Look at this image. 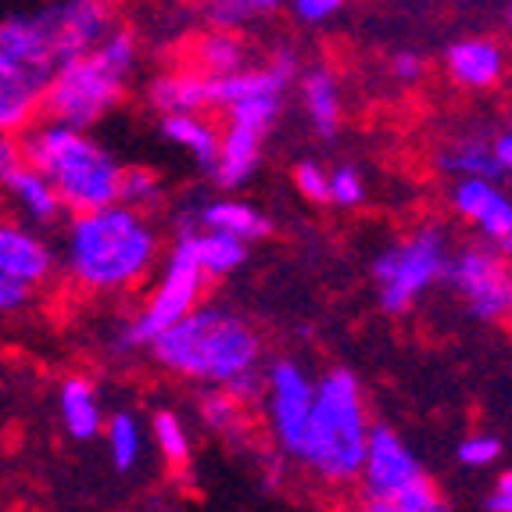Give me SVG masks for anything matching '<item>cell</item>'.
<instances>
[{
    "instance_id": "cell-12",
    "label": "cell",
    "mask_w": 512,
    "mask_h": 512,
    "mask_svg": "<svg viewBox=\"0 0 512 512\" xmlns=\"http://www.w3.org/2000/svg\"><path fill=\"white\" fill-rule=\"evenodd\" d=\"M427 477L430 473L423 470V462L409 448V441L387 423H373L366 462L359 473V495H394V491H405Z\"/></svg>"
},
{
    "instance_id": "cell-25",
    "label": "cell",
    "mask_w": 512,
    "mask_h": 512,
    "mask_svg": "<svg viewBox=\"0 0 512 512\" xmlns=\"http://www.w3.org/2000/svg\"><path fill=\"white\" fill-rule=\"evenodd\" d=\"M158 133L169 144L183 147L201 172H212L222 140V126L212 115H169V119H158Z\"/></svg>"
},
{
    "instance_id": "cell-14",
    "label": "cell",
    "mask_w": 512,
    "mask_h": 512,
    "mask_svg": "<svg viewBox=\"0 0 512 512\" xmlns=\"http://www.w3.org/2000/svg\"><path fill=\"white\" fill-rule=\"evenodd\" d=\"M43 22L51 29L58 65L72 58H83L94 47H101L104 36L115 29V11L101 0H65V4H47L40 8Z\"/></svg>"
},
{
    "instance_id": "cell-4",
    "label": "cell",
    "mask_w": 512,
    "mask_h": 512,
    "mask_svg": "<svg viewBox=\"0 0 512 512\" xmlns=\"http://www.w3.org/2000/svg\"><path fill=\"white\" fill-rule=\"evenodd\" d=\"M15 147L18 162L47 176V183L58 190L65 212L86 215L119 205L122 162L90 133L40 119L15 137Z\"/></svg>"
},
{
    "instance_id": "cell-33",
    "label": "cell",
    "mask_w": 512,
    "mask_h": 512,
    "mask_svg": "<svg viewBox=\"0 0 512 512\" xmlns=\"http://www.w3.org/2000/svg\"><path fill=\"white\" fill-rule=\"evenodd\" d=\"M369 201V183L355 165L330 169V205L333 208H362Z\"/></svg>"
},
{
    "instance_id": "cell-16",
    "label": "cell",
    "mask_w": 512,
    "mask_h": 512,
    "mask_svg": "<svg viewBox=\"0 0 512 512\" xmlns=\"http://www.w3.org/2000/svg\"><path fill=\"white\" fill-rule=\"evenodd\" d=\"M0 61L51 83L58 72V54H54L51 29L40 11L0 18Z\"/></svg>"
},
{
    "instance_id": "cell-11",
    "label": "cell",
    "mask_w": 512,
    "mask_h": 512,
    "mask_svg": "<svg viewBox=\"0 0 512 512\" xmlns=\"http://www.w3.org/2000/svg\"><path fill=\"white\" fill-rule=\"evenodd\" d=\"M312 405H316V380L308 376V369L298 359H273L265 366L262 409L280 459L298 462Z\"/></svg>"
},
{
    "instance_id": "cell-5",
    "label": "cell",
    "mask_w": 512,
    "mask_h": 512,
    "mask_svg": "<svg viewBox=\"0 0 512 512\" xmlns=\"http://www.w3.org/2000/svg\"><path fill=\"white\" fill-rule=\"evenodd\" d=\"M140 69V40L133 29L115 26L83 58L58 65L54 79L43 90V119L58 126L90 133L101 119H108L129 94V83Z\"/></svg>"
},
{
    "instance_id": "cell-40",
    "label": "cell",
    "mask_w": 512,
    "mask_h": 512,
    "mask_svg": "<svg viewBox=\"0 0 512 512\" xmlns=\"http://www.w3.org/2000/svg\"><path fill=\"white\" fill-rule=\"evenodd\" d=\"M15 162H18L15 140H11V137H0V180H4V172H8Z\"/></svg>"
},
{
    "instance_id": "cell-15",
    "label": "cell",
    "mask_w": 512,
    "mask_h": 512,
    "mask_svg": "<svg viewBox=\"0 0 512 512\" xmlns=\"http://www.w3.org/2000/svg\"><path fill=\"white\" fill-rule=\"evenodd\" d=\"M448 208L477 230L484 244L502 248L512 240V194L491 180H459L448 187Z\"/></svg>"
},
{
    "instance_id": "cell-29",
    "label": "cell",
    "mask_w": 512,
    "mask_h": 512,
    "mask_svg": "<svg viewBox=\"0 0 512 512\" xmlns=\"http://www.w3.org/2000/svg\"><path fill=\"white\" fill-rule=\"evenodd\" d=\"M104 441L115 473H133L144 459V430L133 412H115L104 419Z\"/></svg>"
},
{
    "instance_id": "cell-36",
    "label": "cell",
    "mask_w": 512,
    "mask_h": 512,
    "mask_svg": "<svg viewBox=\"0 0 512 512\" xmlns=\"http://www.w3.org/2000/svg\"><path fill=\"white\" fill-rule=\"evenodd\" d=\"M287 11H291V18L298 26L319 29V26H330L333 18L344 11V4L341 0H294Z\"/></svg>"
},
{
    "instance_id": "cell-39",
    "label": "cell",
    "mask_w": 512,
    "mask_h": 512,
    "mask_svg": "<svg viewBox=\"0 0 512 512\" xmlns=\"http://www.w3.org/2000/svg\"><path fill=\"white\" fill-rule=\"evenodd\" d=\"M495 158H498V165H502L505 176H512V126H505L495 133Z\"/></svg>"
},
{
    "instance_id": "cell-21",
    "label": "cell",
    "mask_w": 512,
    "mask_h": 512,
    "mask_svg": "<svg viewBox=\"0 0 512 512\" xmlns=\"http://www.w3.org/2000/svg\"><path fill=\"white\" fill-rule=\"evenodd\" d=\"M43 90V79L0 61V137L15 140L43 119Z\"/></svg>"
},
{
    "instance_id": "cell-10",
    "label": "cell",
    "mask_w": 512,
    "mask_h": 512,
    "mask_svg": "<svg viewBox=\"0 0 512 512\" xmlns=\"http://www.w3.org/2000/svg\"><path fill=\"white\" fill-rule=\"evenodd\" d=\"M58 258L33 226L0 215V319L26 312L54 280Z\"/></svg>"
},
{
    "instance_id": "cell-45",
    "label": "cell",
    "mask_w": 512,
    "mask_h": 512,
    "mask_svg": "<svg viewBox=\"0 0 512 512\" xmlns=\"http://www.w3.org/2000/svg\"><path fill=\"white\" fill-rule=\"evenodd\" d=\"M509 323H512V316H509Z\"/></svg>"
},
{
    "instance_id": "cell-23",
    "label": "cell",
    "mask_w": 512,
    "mask_h": 512,
    "mask_svg": "<svg viewBox=\"0 0 512 512\" xmlns=\"http://www.w3.org/2000/svg\"><path fill=\"white\" fill-rule=\"evenodd\" d=\"M194 219L201 230L226 233V237L240 240V244H248V248L255 240H265L273 233L269 215H262L255 205L240 201V197H212V201L194 208Z\"/></svg>"
},
{
    "instance_id": "cell-24",
    "label": "cell",
    "mask_w": 512,
    "mask_h": 512,
    "mask_svg": "<svg viewBox=\"0 0 512 512\" xmlns=\"http://www.w3.org/2000/svg\"><path fill=\"white\" fill-rule=\"evenodd\" d=\"M58 416L61 430L72 441H94L104 434V409L94 380L86 376H65L58 387Z\"/></svg>"
},
{
    "instance_id": "cell-7",
    "label": "cell",
    "mask_w": 512,
    "mask_h": 512,
    "mask_svg": "<svg viewBox=\"0 0 512 512\" xmlns=\"http://www.w3.org/2000/svg\"><path fill=\"white\" fill-rule=\"evenodd\" d=\"M205 273L194 265V258L183 248L172 244L165 251L162 265H158V280H154L151 294L144 298V305L126 319V326L115 337L119 351H140L151 348L165 330H172L176 323L194 312L205 298Z\"/></svg>"
},
{
    "instance_id": "cell-31",
    "label": "cell",
    "mask_w": 512,
    "mask_h": 512,
    "mask_svg": "<svg viewBox=\"0 0 512 512\" xmlns=\"http://www.w3.org/2000/svg\"><path fill=\"white\" fill-rule=\"evenodd\" d=\"M151 437H154V448L162 452L165 466H172V470H187L190 459H194V441H190V430H187V423H183L180 412H172V409L154 412Z\"/></svg>"
},
{
    "instance_id": "cell-17",
    "label": "cell",
    "mask_w": 512,
    "mask_h": 512,
    "mask_svg": "<svg viewBox=\"0 0 512 512\" xmlns=\"http://www.w3.org/2000/svg\"><path fill=\"white\" fill-rule=\"evenodd\" d=\"M172 244L194 258V265L205 273V280L233 276L251 255L248 244H240V240L226 237V233L201 230L194 219V208H190V212H180L176 219H172Z\"/></svg>"
},
{
    "instance_id": "cell-13",
    "label": "cell",
    "mask_w": 512,
    "mask_h": 512,
    "mask_svg": "<svg viewBox=\"0 0 512 512\" xmlns=\"http://www.w3.org/2000/svg\"><path fill=\"white\" fill-rule=\"evenodd\" d=\"M441 65L452 86L470 90V94H487V90L502 86L505 76H509V47L498 36L487 33L455 36L444 47Z\"/></svg>"
},
{
    "instance_id": "cell-20",
    "label": "cell",
    "mask_w": 512,
    "mask_h": 512,
    "mask_svg": "<svg viewBox=\"0 0 512 512\" xmlns=\"http://www.w3.org/2000/svg\"><path fill=\"white\" fill-rule=\"evenodd\" d=\"M298 101L305 111L308 126L319 140H337L344 126V94H341V76L326 65V61H312L298 76Z\"/></svg>"
},
{
    "instance_id": "cell-2",
    "label": "cell",
    "mask_w": 512,
    "mask_h": 512,
    "mask_svg": "<svg viewBox=\"0 0 512 512\" xmlns=\"http://www.w3.org/2000/svg\"><path fill=\"white\" fill-rule=\"evenodd\" d=\"M151 359L165 373L201 387H226L240 376L262 369V337L244 316L222 305H201L183 323L165 330L151 344Z\"/></svg>"
},
{
    "instance_id": "cell-8",
    "label": "cell",
    "mask_w": 512,
    "mask_h": 512,
    "mask_svg": "<svg viewBox=\"0 0 512 512\" xmlns=\"http://www.w3.org/2000/svg\"><path fill=\"white\" fill-rule=\"evenodd\" d=\"M283 115V97H255V101H240L222 111V140L219 158H215L208 180L222 190H244L262 169L265 140L276 129Z\"/></svg>"
},
{
    "instance_id": "cell-32",
    "label": "cell",
    "mask_w": 512,
    "mask_h": 512,
    "mask_svg": "<svg viewBox=\"0 0 512 512\" xmlns=\"http://www.w3.org/2000/svg\"><path fill=\"white\" fill-rule=\"evenodd\" d=\"M119 205L133 208L140 215H151L165 205V183L162 176L147 165H122L119 180Z\"/></svg>"
},
{
    "instance_id": "cell-28",
    "label": "cell",
    "mask_w": 512,
    "mask_h": 512,
    "mask_svg": "<svg viewBox=\"0 0 512 512\" xmlns=\"http://www.w3.org/2000/svg\"><path fill=\"white\" fill-rule=\"evenodd\" d=\"M351 512H452V505L444 502L437 484L427 477L394 495H355Z\"/></svg>"
},
{
    "instance_id": "cell-42",
    "label": "cell",
    "mask_w": 512,
    "mask_h": 512,
    "mask_svg": "<svg viewBox=\"0 0 512 512\" xmlns=\"http://www.w3.org/2000/svg\"><path fill=\"white\" fill-rule=\"evenodd\" d=\"M502 255H505V262H509V269H512V240H505V244H502Z\"/></svg>"
},
{
    "instance_id": "cell-26",
    "label": "cell",
    "mask_w": 512,
    "mask_h": 512,
    "mask_svg": "<svg viewBox=\"0 0 512 512\" xmlns=\"http://www.w3.org/2000/svg\"><path fill=\"white\" fill-rule=\"evenodd\" d=\"M190 69L205 72L212 79H226L237 76V72L248 69V40L237 33H201L190 47Z\"/></svg>"
},
{
    "instance_id": "cell-19",
    "label": "cell",
    "mask_w": 512,
    "mask_h": 512,
    "mask_svg": "<svg viewBox=\"0 0 512 512\" xmlns=\"http://www.w3.org/2000/svg\"><path fill=\"white\" fill-rule=\"evenodd\" d=\"M434 165L452 183L459 180L502 183L505 176L495 158V133L491 129H459L452 137H444L434 151Z\"/></svg>"
},
{
    "instance_id": "cell-44",
    "label": "cell",
    "mask_w": 512,
    "mask_h": 512,
    "mask_svg": "<svg viewBox=\"0 0 512 512\" xmlns=\"http://www.w3.org/2000/svg\"><path fill=\"white\" fill-rule=\"evenodd\" d=\"M509 69H512V47H509Z\"/></svg>"
},
{
    "instance_id": "cell-1",
    "label": "cell",
    "mask_w": 512,
    "mask_h": 512,
    "mask_svg": "<svg viewBox=\"0 0 512 512\" xmlns=\"http://www.w3.org/2000/svg\"><path fill=\"white\" fill-rule=\"evenodd\" d=\"M65 276L79 291L115 298L144 287L162 265V230L151 215L108 205L101 212L72 215L61 251Z\"/></svg>"
},
{
    "instance_id": "cell-6",
    "label": "cell",
    "mask_w": 512,
    "mask_h": 512,
    "mask_svg": "<svg viewBox=\"0 0 512 512\" xmlns=\"http://www.w3.org/2000/svg\"><path fill=\"white\" fill-rule=\"evenodd\" d=\"M455 240L452 230L437 219L412 226L409 233L394 237L391 244L376 251L369 276L376 287V305L384 316H405L434 287H441L448 276Z\"/></svg>"
},
{
    "instance_id": "cell-43",
    "label": "cell",
    "mask_w": 512,
    "mask_h": 512,
    "mask_svg": "<svg viewBox=\"0 0 512 512\" xmlns=\"http://www.w3.org/2000/svg\"><path fill=\"white\" fill-rule=\"evenodd\" d=\"M158 512H183V509H172V505H169V509H158Z\"/></svg>"
},
{
    "instance_id": "cell-35",
    "label": "cell",
    "mask_w": 512,
    "mask_h": 512,
    "mask_svg": "<svg viewBox=\"0 0 512 512\" xmlns=\"http://www.w3.org/2000/svg\"><path fill=\"white\" fill-rule=\"evenodd\" d=\"M502 452L505 448L495 434H470L459 441L455 459H459V466H466V470H487V466H495V462L502 459Z\"/></svg>"
},
{
    "instance_id": "cell-34",
    "label": "cell",
    "mask_w": 512,
    "mask_h": 512,
    "mask_svg": "<svg viewBox=\"0 0 512 512\" xmlns=\"http://www.w3.org/2000/svg\"><path fill=\"white\" fill-rule=\"evenodd\" d=\"M291 183L308 205H330V169L316 158H301L291 169Z\"/></svg>"
},
{
    "instance_id": "cell-37",
    "label": "cell",
    "mask_w": 512,
    "mask_h": 512,
    "mask_svg": "<svg viewBox=\"0 0 512 512\" xmlns=\"http://www.w3.org/2000/svg\"><path fill=\"white\" fill-rule=\"evenodd\" d=\"M387 69H391V79L402 86H416L419 79L427 76V58L416 51V47H402V51H394L391 61H387Z\"/></svg>"
},
{
    "instance_id": "cell-3",
    "label": "cell",
    "mask_w": 512,
    "mask_h": 512,
    "mask_svg": "<svg viewBox=\"0 0 512 512\" xmlns=\"http://www.w3.org/2000/svg\"><path fill=\"white\" fill-rule=\"evenodd\" d=\"M369 405L359 376L348 366H330L316 376V405L308 416L298 462L308 477L323 487L359 484L369 448Z\"/></svg>"
},
{
    "instance_id": "cell-22",
    "label": "cell",
    "mask_w": 512,
    "mask_h": 512,
    "mask_svg": "<svg viewBox=\"0 0 512 512\" xmlns=\"http://www.w3.org/2000/svg\"><path fill=\"white\" fill-rule=\"evenodd\" d=\"M0 190L8 194V201L22 212V219H26L33 230L36 226H58L61 215H65V205H61L58 190L47 183V176H40V172L22 162H15L4 172Z\"/></svg>"
},
{
    "instance_id": "cell-9",
    "label": "cell",
    "mask_w": 512,
    "mask_h": 512,
    "mask_svg": "<svg viewBox=\"0 0 512 512\" xmlns=\"http://www.w3.org/2000/svg\"><path fill=\"white\" fill-rule=\"evenodd\" d=\"M444 283L480 323H505L512 316V269L502 248L466 240L452 251Z\"/></svg>"
},
{
    "instance_id": "cell-30",
    "label": "cell",
    "mask_w": 512,
    "mask_h": 512,
    "mask_svg": "<svg viewBox=\"0 0 512 512\" xmlns=\"http://www.w3.org/2000/svg\"><path fill=\"white\" fill-rule=\"evenodd\" d=\"M283 11V4L276 0H215V4H205V26L215 29V33H244L248 26H255L258 18H269Z\"/></svg>"
},
{
    "instance_id": "cell-41",
    "label": "cell",
    "mask_w": 512,
    "mask_h": 512,
    "mask_svg": "<svg viewBox=\"0 0 512 512\" xmlns=\"http://www.w3.org/2000/svg\"><path fill=\"white\" fill-rule=\"evenodd\" d=\"M502 22H505V29L512 33V4H505V8H502Z\"/></svg>"
},
{
    "instance_id": "cell-18",
    "label": "cell",
    "mask_w": 512,
    "mask_h": 512,
    "mask_svg": "<svg viewBox=\"0 0 512 512\" xmlns=\"http://www.w3.org/2000/svg\"><path fill=\"white\" fill-rule=\"evenodd\" d=\"M144 101L158 111V119H169V115H208V111H215V79L190 69V65L154 72L144 83Z\"/></svg>"
},
{
    "instance_id": "cell-27",
    "label": "cell",
    "mask_w": 512,
    "mask_h": 512,
    "mask_svg": "<svg viewBox=\"0 0 512 512\" xmlns=\"http://www.w3.org/2000/svg\"><path fill=\"white\" fill-rule=\"evenodd\" d=\"M197 419L208 434L222 437L226 444H240L251 437V412L219 387H201L197 394Z\"/></svg>"
},
{
    "instance_id": "cell-38",
    "label": "cell",
    "mask_w": 512,
    "mask_h": 512,
    "mask_svg": "<svg viewBox=\"0 0 512 512\" xmlns=\"http://www.w3.org/2000/svg\"><path fill=\"white\" fill-rule=\"evenodd\" d=\"M484 512H512V466L502 470L484 495Z\"/></svg>"
}]
</instances>
